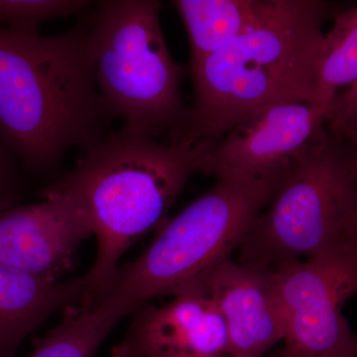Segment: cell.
<instances>
[{"mask_svg": "<svg viewBox=\"0 0 357 357\" xmlns=\"http://www.w3.org/2000/svg\"><path fill=\"white\" fill-rule=\"evenodd\" d=\"M218 141L162 140L122 128L86 148L76 168L48 188L74 199L98 243L77 312L109 286L126 250L165 225L169 211L192 174L202 172Z\"/></svg>", "mask_w": 357, "mask_h": 357, "instance_id": "cell-1", "label": "cell"}, {"mask_svg": "<svg viewBox=\"0 0 357 357\" xmlns=\"http://www.w3.org/2000/svg\"><path fill=\"white\" fill-rule=\"evenodd\" d=\"M93 72L88 20L55 36L0 26V138L35 172L100 140L109 121Z\"/></svg>", "mask_w": 357, "mask_h": 357, "instance_id": "cell-2", "label": "cell"}, {"mask_svg": "<svg viewBox=\"0 0 357 357\" xmlns=\"http://www.w3.org/2000/svg\"><path fill=\"white\" fill-rule=\"evenodd\" d=\"M344 7L280 0L267 20L192 66L195 100L185 139L220 140L270 107L314 105L323 26Z\"/></svg>", "mask_w": 357, "mask_h": 357, "instance_id": "cell-3", "label": "cell"}, {"mask_svg": "<svg viewBox=\"0 0 357 357\" xmlns=\"http://www.w3.org/2000/svg\"><path fill=\"white\" fill-rule=\"evenodd\" d=\"M357 249V137L324 128L296 156L239 245L241 264H281Z\"/></svg>", "mask_w": 357, "mask_h": 357, "instance_id": "cell-4", "label": "cell"}, {"mask_svg": "<svg viewBox=\"0 0 357 357\" xmlns=\"http://www.w3.org/2000/svg\"><path fill=\"white\" fill-rule=\"evenodd\" d=\"M157 0H105L89 15L93 72L110 119L162 140L183 139L190 107L181 91L185 75L160 23Z\"/></svg>", "mask_w": 357, "mask_h": 357, "instance_id": "cell-5", "label": "cell"}, {"mask_svg": "<svg viewBox=\"0 0 357 357\" xmlns=\"http://www.w3.org/2000/svg\"><path fill=\"white\" fill-rule=\"evenodd\" d=\"M285 175L217 178L208 192L167 220L142 255L117 269L89 307L119 303L132 314L149 300L197 285L215 265L231 258Z\"/></svg>", "mask_w": 357, "mask_h": 357, "instance_id": "cell-6", "label": "cell"}, {"mask_svg": "<svg viewBox=\"0 0 357 357\" xmlns=\"http://www.w3.org/2000/svg\"><path fill=\"white\" fill-rule=\"evenodd\" d=\"M272 273L285 328L282 357H357L342 314L356 292L357 249L286 262Z\"/></svg>", "mask_w": 357, "mask_h": 357, "instance_id": "cell-7", "label": "cell"}, {"mask_svg": "<svg viewBox=\"0 0 357 357\" xmlns=\"http://www.w3.org/2000/svg\"><path fill=\"white\" fill-rule=\"evenodd\" d=\"M333 107V100L326 107L290 103L253 115L218 141L202 173L248 180L284 175L326 126Z\"/></svg>", "mask_w": 357, "mask_h": 357, "instance_id": "cell-8", "label": "cell"}, {"mask_svg": "<svg viewBox=\"0 0 357 357\" xmlns=\"http://www.w3.org/2000/svg\"><path fill=\"white\" fill-rule=\"evenodd\" d=\"M45 201L0 211V263L59 281L79 244L91 236L83 213L64 192L47 188Z\"/></svg>", "mask_w": 357, "mask_h": 357, "instance_id": "cell-9", "label": "cell"}, {"mask_svg": "<svg viewBox=\"0 0 357 357\" xmlns=\"http://www.w3.org/2000/svg\"><path fill=\"white\" fill-rule=\"evenodd\" d=\"M112 357L227 356V331L215 303L189 288L158 307L136 310Z\"/></svg>", "mask_w": 357, "mask_h": 357, "instance_id": "cell-10", "label": "cell"}, {"mask_svg": "<svg viewBox=\"0 0 357 357\" xmlns=\"http://www.w3.org/2000/svg\"><path fill=\"white\" fill-rule=\"evenodd\" d=\"M191 288L208 296L222 314L227 356L263 357L283 340L285 328L272 271L227 258Z\"/></svg>", "mask_w": 357, "mask_h": 357, "instance_id": "cell-11", "label": "cell"}, {"mask_svg": "<svg viewBox=\"0 0 357 357\" xmlns=\"http://www.w3.org/2000/svg\"><path fill=\"white\" fill-rule=\"evenodd\" d=\"M84 279L49 281L0 263V357H14L28 335L55 312L79 306Z\"/></svg>", "mask_w": 357, "mask_h": 357, "instance_id": "cell-12", "label": "cell"}, {"mask_svg": "<svg viewBox=\"0 0 357 357\" xmlns=\"http://www.w3.org/2000/svg\"><path fill=\"white\" fill-rule=\"evenodd\" d=\"M280 0H176L189 36L191 67L273 14Z\"/></svg>", "mask_w": 357, "mask_h": 357, "instance_id": "cell-13", "label": "cell"}, {"mask_svg": "<svg viewBox=\"0 0 357 357\" xmlns=\"http://www.w3.org/2000/svg\"><path fill=\"white\" fill-rule=\"evenodd\" d=\"M130 314L119 303L89 307L47 333L29 357H93L117 323Z\"/></svg>", "mask_w": 357, "mask_h": 357, "instance_id": "cell-14", "label": "cell"}, {"mask_svg": "<svg viewBox=\"0 0 357 357\" xmlns=\"http://www.w3.org/2000/svg\"><path fill=\"white\" fill-rule=\"evenodd\" d=\"M324 36L317 64L314 105L326 107L340 89L357 84V7L344 6Z\"/></svg>", "mask_w": 357, "mask_h": 357, "instance_id": "cell-15", "label": "cell"}, {"mask_svg": "<svg viewBox=\"0 0 357 357\" xmlns=\"http://www.w3.org/2000/svg\"><path fill=\"white\" fill-rule=\"evenodd\" d=\"M89 4L81 0H0V26L36 33L45 21L83 13Z\"/></svg>", "mask_w": 357, "mask_h": 357, "instance_id": "cell-16", "label": "cell"}, {"mask_svg": "<svg viewBox=\"0 0 357 357\" xmlns=\"http://www.w3.org/2000/svg\"><path fill=\"white\" fill-rule=\"evenodd\" d=\"M20 180L14 157L0 138V211L15 206Z\"/></svg>", "mask_w": 357, "mask_h": 357, "instance_id": "cell-17", "label": "cell"}, {"mask_svg": "<svg viewBox=\"0 0 357 357\" xmlns=\"http://www.w3.org/2000/svg\"><path fill=\"white\" fill-rule=\"evenodd\" d=\"M201 357H225V356H201Z\"/></svg>", "mask_w": 357, "mask_h": 357, "instance_id": "cell-18", "label": "cell"}, {"mask_svg": "<svg viewBox=\"0 0 357 357\" xmlns=\"http://www.w3.org/2000/svg\"><path fill=\"white\" fill-rule=\"evenodd\" d=\"M274 357H282V356H280V354H277L276 356H275Z\"/></svg>", "mask_w": 357, "mask_h": 357, "instance_id": "cell-19", "label": "cell"}]
</instances>
